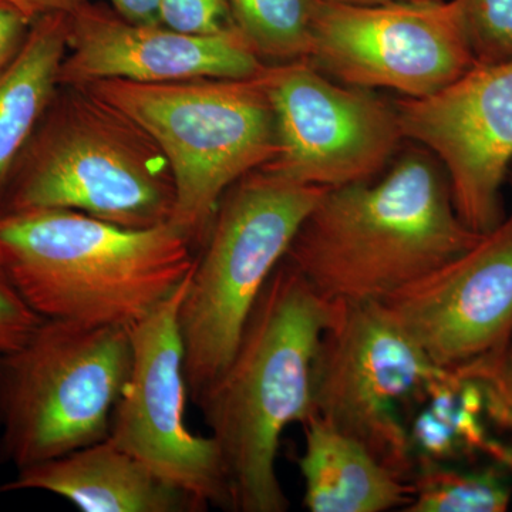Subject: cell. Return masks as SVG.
<instances>
[{
  "label": "cell",
  "mask_w": 512,
  "mask_h": 512,
  "mask_svg": "<svg viewBox=\"0 0 512 512\" xmlns=\"http://www.w3.org/2000/svg\"><path fill=\"white\" fill-rule=\"evenodd\" d=\"M429 151L382 177L325 192L285 261L329 302H383L477 244Z\"/></svg>",
  "instance_id": "obj_1"
},
{
  "label": "cell",
  "mask_w": 512,
  "mask_h": 512,
  "mask_svg": "<svg viewBox=\"0 0 512 512\" xmlns=\"http://www.w3.org/2000/svg\"><path fill=\"white\" fill-rule=\"evenodd\" d=\"M335 303L282 261L256 301L231 362L195 404L217 441L234 511L285 512L276 474L286 427L312 416V376Z\"/></svg>",
  "instance_id": "obj_2"
},
{
  "label": "cell",
  "mask_w": 512,
  "mask_h": 512,
  "mask_svg": "<svg viewBox=\"0 0 512 512\" xmlns=\"http://www.w3.org/2000/svg\"><path fill=\"white\" fill-rule=\"evenodd\" d=\"M195 258L171 222L131 229L72 210L0 214V262L43 319L133 328L180 288Z\"/></svg>",
  "instance_id": "obj_3"
},
{
  "label": "cell",
  "mask_w": 512,
  "mask_h": 512,
  "mask_svg": "<svg viewBox=\"0 0 512 512\" xmlns=\"http://www.w3.org/2000/svg\"><path fill=\"white\" fill-rule=\"evenodd\" d=\"M175 183L161 148L87 86H59L3 191L0 214L72 210L123 228L173 220Z\"/></svg>",
  "instance_id": "obj_4"
},
{
  "label": "cell",
  "mask_w": 512,
  "mask_h": 512,
  "mask_svg": "<svg viewBox=\"0 0 512 512\" xmlns=\"http://www.w3.org/2000/svg\"><path fill=\"white\" fill-rule=\"evenodd\" d=\"M328 190L256 170L225 192L178 309L194 404L227 369L262 289Z\"/></svg>",
  "instance_id": "obj_5"
},
{
  "label": "cell",
  "mask_w": 512,
  "mask_h": 512,
  "mask_svg": "<svg viewBox=\"0 0 512 512\" xmlns=\"http://www.w3.org/2000/svg\"><path fill=\"white\" fill-rule=\"evenodd\" d=\"M262 73L247 79L87 84L136 121L167 157L177 192L171 224L191 238L197 252L225 192L275 156L274 110Z\"/></svg>",
  "instance_id": "obj_6"
},
{
  "label": "cell",
  "mask_w": 512,
  "mask_h": 512,
  "mask_svg": "<svg viewBox=\"0 0 512 512\" xmlns=\"http://www.w3.org/2000/svg\"><path fill=\"white\" fill-rule=\"evenodd\" d=\"M131 365L130 329L40 320L0 356V460L20 470L106 440Z\"/></svg>",
  "instance_id": "obj_7"
},
{
  "label": "cell",
  "mask_w": 512,
  "mask_h": 512,
  "mask_svg": "<svg viewBox=\"0 0 512 512\" xmlns=\"http://www.w3.org/2000/svg\"><path fill=\"white\" fill-rule=\"evenodd\" d=\"M312 376L313 412L363 444L389 470L416 471L407 416L439 373L380 302H333Z\"/></svg>",
  "instance_id": "obj_8"
},
{
  "label": "cell",
  "mask_w": 512,
  "mask_h": 512,
  "mask_svg": "<svg viewBox=\"0 0 512 512\" xmlns=\"http://www.w3.org/2000/svg\"><path fill=\"white\" fill-rule=\"evenodd\" d=\"M309 62L340 83L429 96L476 64L458 0L322 2Z\"/></svg>",
  "instance_id": "obj_9"
},
{
  "label": "cell",
  "mask_w": 512,
  "mask_h": 512,
  "mask_svg": "<svg viewBox=\"0 0 512 512\" xmlns=\"http://www.w3.org/2000/svg\"><path fill=\"white\" fill-rule=\"evenodd\" d=\"M276 153L259 170L338 188L373 180L404 140L396 109L370 90L332 82L309 60L268 64Z\"/></svg>",
  "instance_id": "obj_10"
},
{
  "label": "cell",
  "mask_w": 512,
  "mask_h": 512,
  "mask_svg": "<svg viewBox=\"0 0 512 512\" xmlns=\"http://www.w3.org/2000/svg\"><path fill=\"white\" fill-rule=\"evenodd\" d=\"M183 284L148 318L130 328L133 365L111 414L107 440L205 507L234 511L231 484L217 441L185 423L188 390L178 326Z\"/></svg>",
  "instance_id": "obj_11"
},
{
  "label": "cell",
  "mask_w": 512,
  "mask_h": 512,
  "mask_svg": "<svg viewBox=\"0 0 512 512\" xmlns=\"http://www.w3.org/2000/svg\"><path fill=\"white\" fill-rule=\"evenodd\" d=\"M403 138L439 161L460 220L476 234L504 220L512 170V59L477 63L443 89L394 106Z\"/></svg>",
  "instance_id": "obj_12"
},
{
  "label": "cell",
  "mask_w": 512,
  "mask_h": 512,
  "mask_svg": "<svg viewBox=\"0 0 512 512\" xmlns=\"http://www.w3.org/2000/svg\"><path fill=\"white\" fill-rule=\"evenodd\" d=\"M380 303L441 369L501 352L512 336V215Z\"/></svg>",
  "instance_id": "obj_13"
},
{
  "label": "cell",
  "mask_w": 512,
  "mask_h": 512,
  "mask_svg": "<svg viewBox=\"0 0 512 512\" xmlns=\"http://www.w3.org/2000/svg\"><path fill=\"white\" fill-rule=\"evenodd\" d=\"M268 66L237 28L194 36L161 25L128 22L106 3H84L69 15L59 86L100 80L167 83L247 79Z\"/></svg>",
  "instance_id": "obj_14"
},
{
  "label": "cell",
  "mask_w": 512,
  "mask_h": 512,
  "mask_svg": "<svg viewBox=\"0 0 512 512\" xmlns=\"http://www.w3.org/2000/svg\"><path fill=\"white\" fill-rule=\"evenodd\" d=\"M18 491H46L83 512L208 510L107 439L45 463L20 468L15 478L0 484V495Z\"/></svg>",
  "instance_id": "obj_15"
},
{
  "label": "cell",
  "mask_w": 512,
  "mask_h": 512,
  "mask_svg": "<svg viewBox=\"0 0 512 512\" xmlns=\"http://www.w3.org/2000/svg\"><path fill=\"white\" fill-rule=\"evenodd\" d=\"M302 426L305 448L298 466L309 511H404L412 503V481L394 474L359 441L315 414Z\"/></svg>",
  "instance_id": "obj_16"
},
{
  "label": "cell",
  "mask_w": 512,
  "mask_h": 512,
  "mask_svg": "<svg viewBox=\"0 0 512 512\" xmlns=\"http://www.w3.org/2000/svg\"><path fill=\"white\" fill-rule=\"evenodd\" d=\"M407 420L416 468L420 464L484 461L512 473V444L498 436L481 384L443 369L426 387Z\"/></svg>",
  "instance_id": "obj_17"
},
{
  "label": "cell",
  "mask_w": 512,
  "mask_h": 512,
  "mask_svg": "<svg viewBox=\"0 0 512 512\" xmlns=\"http://www.w3.org/2000/svg\"><path fill=\"white\" fill-rule=\"evenodd\" d=\"M67 39V13L42 16L32 23L16 56L0 69V201L13 165L59 89Z\"/></svg>",
  "instance_id": "obj_18"
},
{
  "label": "cell",
  "mask_w": 512,
  "mask_h": 512,
  "mask_svg": "<svg viewBox=\"0 0 512 512\" xmlns=\"http://www.w3.org/2000/svg\"><path fill=\"white\" fill-rule=\"evenodd\" d=\"M228 2L235 28L265 63L309 59L323 0Z\"/></svg>",
  "instance_id": "obj_19"
},
{
  "label": "cell",
  "mask_w": 512,
  "mask_h": 512,
  "mask_svg": "<svg viewBox=\"0 0 512 512\" xmlns=\"http://www.w3.org/2000/svg\"><path fill=\"white\" fill-rule=\"evenodd\" d=\"M510 471L497 466L458 470L450 464L417 466L406 512H504L511 504Z\"/></svg>",
  "instance_id": "obj_20"
},
{
  "label": "cell",
  "mask_w": 512,
  "mask_h": 512,
  "mask_svg": "<svg viewBox=\"0 0 512 512\" xmlns=\"http://www.w3.org/2000/svg\"><path fill=\"white\" fill-rule=\"evenodd\" d=\"M477 63L512 59V0H458Z\"/></svg>",
  "instance_id": "obj_21"
},
{
  "label": "cell",
  "mask_w": 512,
  "mask_h": 512,
  "mask_svg": "<svg viewBox=\"0 0 512 512\" xmlns=\"http://www.w3.org/2000/svg\"><path fill=\"white\" fill-rule=\"evenodd\" d=\"M160 23L185 35H217L234 29L228 0H160Z\"/></svg>",
  "instance_id": "obj_22"
},
{
  "label": "cell",
  "mask_w": 512,
  "mask_h": 512,
  "mask_svg": "<svg viewBox=\"0 0 512 512\" xmlns=\"http://www.w3.org/2000/svg\"><path fill=\"white\" fill-rule=\"evenodd\" d=\"M468 370L483 384L495 424L512 436V336L504 350L470 363Z\"/></svg>",
  "instance_id": "obj_23"
},
{
  "label": "cell",
  "mask_w": 512,
  "mask_h": 512,
  "mask_svg": "<svg viewBox=\"0 0 512 512\" xmlns=\"http://www.w3.org/2000/svg\"><path fill=\"white\" fill-rule=\"evenodd\" d=\"M42 319L22 298L0 262V356L23 345Z\"/></svg>",
  "instance_id": "obj_24"
},
{
  "label": "cell",
  "mask_w": 512,
  "mask_h": 512,
  "mask_svg": "<svg viewBox=\"0 0 512 512\" xmlns=\"http://www.w3.org/2000/svg\"><path fill=\"white\" fill-rule=\"evenodd\" d=\"M33 20L6 0H0V69L16 56L25 43Z\"/></svg>",
  "instance_id": "obj_25"
},
{
  "label": "cell",
  "mask_w": 512,
  "mask_h": 512,
  "mask_svg": "<svg viewBox=\"0 0 512 512\" xmlns=\"http://www.w3.org/2000/svg\"><path fill=\"white\" fill-rule=\"evenodd\" d=\"M111 8L128 22L140 25L160 23V0H110Z\"/></svg>",
  "instance_id": "obj_26"
},
{
  "label": "cell",
  "mask_w": 512,
  "mask_h": 512,
  "mask_svg": "<svg viewBox=\"0 0 512 512\" xmlns=\"http://www.w3.org/2000/svg\"><path fill=\"white\" fill-rule=\"evenodd\" d=\"M10 5L18 8L23 15L28 16L35 22L42 16L53 15V13H73L84 3L90 0H6Z\"/></svg>",
  "instance_id": "obj_27"
},
{
  "label": "cell",
  "mask_w": 512,
  "mask_h": 512,
  "mask_svg": "<svg viewBox=\"0 0 512 512\" xmlns=\"http://www.w3.org/2000/svg\"><path fill=\"white\" fill-rule=\"evenodd\" d=\"M323 2L342 3V5H383V3L402 2V0H323Z\"/></svg>",
  "instance_id": "obj_28"
},
{
  "label": "cell",
  "mask_w": 512,
  "mask_h": 512,
  "mask_svg": "<svg viewBox=\"0 0 512 512\" xmlns=\"http://www.w3.org/2000/svg\"><path fill=\"white\" fill-rule=\"evenodd\" d=\"M421 2H439V0H421Z\"/></svg>",
  "instance_id": "obj_29"
}]
</instances>
